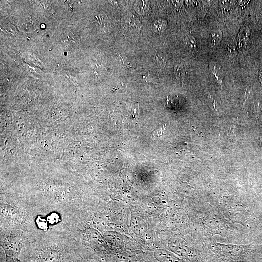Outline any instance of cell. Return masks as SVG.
Listing matches in <instances>:
<instances>
[{
  "label": "cell",
  "instance_id": "obj_1",
  "mask_svg": "<svg viewBox=\"0 0 262 262\" xmlns=\"http://www.w3.org/2000/svg\"><path fill=\"white\" fill-rule=\"evenodd\" d=\"M82 246L68 233H45L31 242L19 258L24 262H73L81 257Z\"/></svg>",
  "mask_w": 262,
  "mask_h": 262
},
{
  "label": "cell",
  "instance_id": "obj_2",
  "mask_svg": "<svg viewBox=\"0 0 262 262\" xmlns=\"http://www.w3.org/2000/svg\"><path fill=\"white\" fill-rule=\"evenodd\" d=\"M0 230H21L39 235L30 209L18 197L7 195H1Z\"/></svg>",
  "mask_w": 262,
  "mask_h": 262
},
{
  "label": "cell",
  "instance_id": "obj_3",
  "mask_svg": "<svg viewBox=\"0 0 262 262\" xmlns=\"http://www.w3.org/2000/svg\"><path fill=\"white\" fill-rule=\"evenodd\" d=\"M0 247L6 256L19 258L22 250L37 237L21 230H0Z\"/></svg>",
  "mask_w": 262,
  "mask_h": 262
},
{
  "label": "cell",
  "instance_id": "obj_4",
  "mask_svg": "<svg viewBox=\"0 0 262 262\" xmlns=\"http://www.w3.org/2000/svg\"><path fill=\"white\" fill-rule=\"evenodd\" d=\"M212 250L218 262H244L247 257V246L215 243Z\"/></svg>",
  "mask_w": 262,
  "mask_h": 262
},
{
  "label": "cell",
  "instance_id": "obj_5",
  "mask_svg": "<svg viewBox=\"0 0 262 262\" xmlns=\"http://www.w3.org/2000/svg\"><path fill=\"white\" fill-rule=\"evenodd\" d=\"M168 247L171 252L181 258H191L194 257L187 244L178 238H172L168 242Z\"/></svg>",
  "mask_w": 262,
  "mask_h": 262
},
{
  "label": "cell",
  "instance_id": "obj_6",
  "mask_svg": "<svg viewBox=\"0 0 262 262\" xmlns=\"http://www.w3.org/2000/svg\"><path fill=\"white\" fill-rule=\"evenodd\" d=\"M121 25L124 31L130 34L137 33L141 29V24L139 20L132 14L124 16L121 21Z\"/></svg>",
  "mask_w": 262,
  "mask_h": 262
},
{
  "label": "cell",
  "instance_id": "obj_7",
  "mask_svg": "<svg viewBox=\"0 0 262 262\" xmlns=\"http://www.w3.org/2000/svg\"><path fill=\"white\" fill-rule=\"evenodd\" d=\"M134 8L139 14H146L149 12V2L145 0L137 1L134 4Z\"/></svg>",
  "mask_w": 262,
  "mask_h": 262
},
{
  "label": "cell",
  "instance_id": "obj_8",
  "mask_svg": "<svg viewBox=\"0 0 262 262\" xmlns=\"http://www.w3.org/2000/svg\"><path fill=\"white\" fill-rule=\"evenodd\" d=\"M211 69L217 82L220 85H222L224 80V74L222 68L218 65L213 64L211 66Z\"/></svg>",
  "mask_w": 262,
  "mask_h": 262
},
{
  "label": "cell",
  "instance_id": "obj_9",
  "mask_svg": "<svg viewBox=\"0 0 262 262\" xmlns=\"http://www.w3.org/2000/svg\"><path fill=\"white\" fill-rule=\"evenodd\" d=\"M222 33L220 30H215L211 33L209 44L211 47L216 46L221 39Z\"/></svg>",
  "mask_w": 262,
  "mask_h": 262
},
{
  "label": "cell",
  "instance_id": "obj_10",
  "mask_svg": "<svg viewBox=\"0 0 262 262\" xmlns=\"http://www.w3.org/2000/svg\"><path fill=\"white\" fill-rule=\"evenodd\" d=\"M174 74L178 80L182 79L185 75V70L183 65L181 63L176 64L174 67Z\"/></svg>",
  "mask_w": 262,
  "mask_h": 262
},
{
  "label": "cell",
  "instance_id": "obj_11",
  "mask_svg": "<svg viewBox=\"0 0 262 262\" xmlns=\"http://www.w3.org/2000/svg\"><path fill=\"white\" fill-rule=\"evenodd\" d=\"M185 43L189 50L194 51L197 49V44L195 38L191 35H188L185 39Z\"/></svg>",
  "mask_w": 262,
  "mask_h": 262
},
{
  "label": "cell",
  "instance_id": "obj_12",
  "mask_svg": "<svg viewBox=\"0 0 262 262\" xmlns=\"http://www.w3.org/2000/svg\"><path fill=\"white\" fill-rule=\"evenodd\" d=\"M0 262H24L19 258H10L6 256L3 249L0 247Z\"/></svg>",
  "mask_w": 262,
  "mask_h": 262
},
{
  "label": "cell",
  "instance_id": "obj_13",
  "mask_svg": "<svg viewBox=\"0 0 262 262\" xmlns=\"http://www.w3.org/2000/svg\"><path fill=\"white\" fill-rule=\"evenodd\" d=\"M155 57L158 64L162 66L165 65L166 62L165 59L164 57L161 54H159V53H156Z\"/></svg>",
  "mask_w": 262,
  "mask_h": 262
},
{
  "label": "cell",
  "instance_id": "obj_14",
  "mask_svg": "<svg viewBox=\"0 0 262 262\" xmlns=\"http://www.w3.org/2000/svg\"><path fill=\"white\" fill-rule=\"evenodd\" d=\"M116 57L118 63L120 64H124L127 61L126 58L121 55L120 53L117 54Z\"/></svg>",
  "mask_w": 262,
  "mask_h": 262
},
{
  "label": "cell",
  "instance_id": "obj_15",
  "mask_svg": "<svg viewBox=\"0 0 262 262\" xmlns=\"http://www.w3.org/2000/svg\"><path fill=\"white\" fill-rule=\"evenodd\" d=\"M73 262H88V260H85L82 258L81 257H79L76 258Z\"/></svg>",
  "mask_w": 262,
  "mask_h": 262
},
{
  "label": "cell",
  "instance_id": "obj_16",
  "mask_svg": "<svg viewBox=\"0 0 262 262\" xmlns=\"http://www.w3.org/2000/svg\"><path fill=\"white\" fill-rule=\"evenodd\" d=\"M182 2V1H172L173 4L177 7L181 6L183 3Z\"/></svg>",
  "mask_w": 262,
  "mask_h": 262
},
{
  "label": "cell",
  "instance_id": "obj_17",
  "mask_svg": "<svg viewBox=\"0 0 262 262\" xmlns=\"http://www.w3.org/2000/svg\"><path fill=\"white\" fill-rule=\"evenodd\" d=\"M258 78L260 83L262 84V70L259 72Z\"/></svg>",
  "mask_w": 262,
  "mask_h": 262
}]
</instances>
